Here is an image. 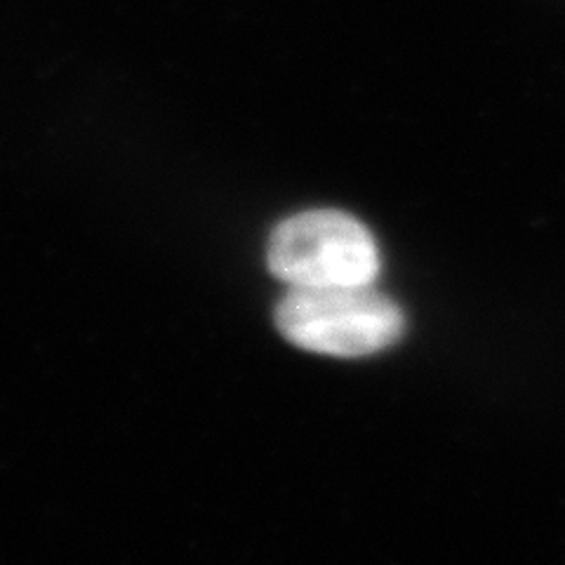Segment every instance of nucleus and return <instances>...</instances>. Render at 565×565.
<instances>
[{"mask_svg": "<svg viewBox=\"0 0 565 565\" xmlns=\"http://www.w3.org/2000/svg\"><path fill=\"white\" fill-rule=\"evenodd\" d=\"M276 326L299 349L359 359L396 344L405 318L373 286L290 288L276 309Z\"/></svg>", "mask_w": 565, "mask_h": 565, "instance_id": "obj_1", "label": "nucleus"}, {"mask_svg": "<svg viewBox=\"0 0 565 565\" xmlns=\"http://www.w3.org/2000/svg\"><path fill=\"white\" fill-rule=\"evenodd\" d=\"M267 259L271 274L290 288L370 286L380 274L373 234L340 210H309L280 222Z\"/></svg>", "mask_w": 565, "mask_h": 565, "instance_id": "obj_2", "label": "nucleus"}]
</instances>
